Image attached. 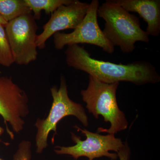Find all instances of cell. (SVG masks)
Here are the masks:
<instances>
[{
  "instance_id": "obj_1",
  "label": "cell",
  "mask_w": 160,
  "mask_h": 160,
  "mask_svg": "<svg viewBox=\"0 0 160 160\" xmlns=\"http://www.w3.org/2000/svg\"><path fill=\"white\" fill-rule=\"evenodd\" d=\"M67 65L81 70L100 82L112 84L129 82L136 85L158 82L160 76L152 64L145 61L128 64H116L91 57L84 46L73 45L65 51Z\"/></svg>"
},
{
  "instance_id": "obj_2",
  "label": "cell",
  "mask_w": 160,
  "mask_h": 160,
  "mask_svg": "<svg viewBox=\"0 0 160 160\" xmlns=\"http://www.w3.org/2000/svg\"><path fill=\"white\" fill-rule=\"evenodd\" d=\"M98 16L105 21L102 31L106 39L114 47H119L123 53L134 51L137 42H149V35L141 28L139 18L125 10L116 0H107L99 6Z\"/></svg>"
},
{
  "instance_id": "obj_3",
  "label": "cell",
  "mask_w": 160,
  "mask_h": 160,
  "mask_svg": "<svg viewBox=\"0 0 160 160\" xmlns=\"http://www.w3.org/2000/svg\"><path fill=\"white\" fill-rule=\"evenodd\" d=\"M119 85V82H102L89 76L87 89L81 90L80 92L89 113L96 118L102 115L105 122L111 124L109 129L98 128L99 132L115 134L128 127L125 115L118 106L116 92Z\"/></svg>"
},
{
  "instance_id": "obj_4",
  "label": "cell",
  "mask_w": 160,
  "mask_h": 160,
  "mask_svg": "<svg viewBox=\"0 0 160 160\" xmlns=\"http://www.w3.org/2000/svg\"><path fill=\"white\" fill-rule=\"evenodd\" d=\"M50 92L53 101L49 114L46 118L37 119L34 125L37 129L35 138L36 152L39 154L42 153L48 147V136L50 132H54V136L57 134L58 124L63 118L73 116L77 118L85 127L89 125L88 118L83 106L69 98L65 77L61 76L59 88L52 86Z\"/></svg>"
},
{
  "instance_id": "obj_5",
  "label": "cell",
  "mask_w": 160,
  "mask_h": 160,
  "mask_svg": "<svg viewBox=\"0 0 160 160\" xmlns=\"http://www.w3.org/2000/svg\"><path fill=\"white\" fill-rule=\"evenodd\" d=\"M73 127L84 134L86 139L82 141L80 137L71 132V138L75 145L68 147L56 146L54 152L56 154L68 155L76 160L82 157L88 158L89 160L102 157L111 160L117 159V153L124 146L121 139L116 138L114 134L102 135L82 129L77 126Z\"/></svg>"
},
{
  "instance_id": "obj_6",
  "label": "cell",
  "mask_w": 160,
  "mask_h": 160,
  "mask_svg": "<svg viewBox=\"0 0 160 160\" xmlns=\"http://www.w3.org/2000/svg\"><path fill=\"white\" fill-rule=\"evenodd\" d=\"M29 112V99L26 92L14 83L11 77L0 76V115L4 119L6 131L12 139H14V135L8 124L12 131L19 133L24 129V118ZM4 131L0 126V142Z\"/></svg>"
},
{
  "instance_id": "obj_7",
  "label": "cell",
  "mask_w": 160,
  "mask_h": 160,
  "mask_svg": "<svg viewBox=\"0 0 160 160\" xmlns=\"http://www.w3.org/2000/svg\"><path fill=\"white\" fill-rule=\"evenodd\" d=\"M99 6V1L92 0L82 22L72 32L55 33L53 35L55 48L61 50L66 46L87 44L98 46L109 54L113 53L115 47L106 39L98 23Z\"/></svg>"
},
{
  "instance_id": "obj_8",
  "label": "cell",
  "mask_w": 160,
  "mask_h": 160,
  "mask_svg": "<svg viewBox=\"0 0 160 160\" xmlns=\"http://www.w3.org/2000/svg\"><path fill=\"white\" fill-rule=\"evenodd\" d=\"M5 29L14 63L26 66L37 59L38 27L33 15L17 18L8 22Z\"/></svg>"
},
{
  "instance_id": "obj_9",
  "label": "cell",
  "mask_w": 160,
  "mask_h": 160,
  "mask_svg": "<svg viewBox=\"0 0 160 160\" xmlns=\"http://www.w3.org/2000/svg\"><path fill=\"white\" fill-rule=\"evenodd\" d=\"M89 3L73 0L68 5H62L52 13L51 18L43 26L42 33L37 37L38 48L43 49L49 38L56 32L76 28L86 16Z\"/></svg>"
},
{
  "instance_id": "obj_10",
  "label": "cell",
  "mask_w": 160,
  "mask_h": 160,
  "mask_svg": "<svg viewBox=\"0 0 160 160\" xmlns=\"http://www.w3.org/2000/svg\"><path fill=\"white\" fill-rule=\"evenodd\" d=\"M129 12L139 15L147 23L146 31L149 36L158 37L160 34V0H116Z\"/></svg>"
},
{
  "instance_id": "obj_11",
  "label": "cell",
  "mask_w": 160,
  "mask_h": 160,
  "mask_svg": "<svg viewBox=\"0 0 160 160\" xmlns=\"http://www.w3.org/2000/svg\"><path fill=\"white\" fill-rule=\"evenodd\" d=\"M32 12L24 0H0V15L7 22Z\"/></svg>"
},
{
  "instance_id": "obj_12",
  "label": "cell",
  "mask_w": 160,
  "mask_h": 160,
  "mask_svg": "<svg viewBox=\"0 0 160 160\" xmlns=\"http://www.w3.org/2000/svg\"><path fill=\"white\" fill-rule=\"evenodd\" d=\"M27 6L33 12L35 19L39 20L41 12L44 10L46 14L52 13L62 5H68L73 0H24Z\"/></svg>"
},
{
  "instance_id": "obj_13",
  "label": "cell",
  "mask_w": 160,
  "mask_h": 160,
  "mask_svg": "<svg viewBox=\"0 0 160 160\" xmlns=\"http://www.w3.org/2000/svg\"><path fill=\"white\" fill-rule=\"evenodd\" d=\"M14 63L5 26L0 24V65L9 67Z\"/></svg>"
},
{
  "instance_id": "obj_14",
  "label": "cell",
  "mask_w": 160,
  "mask_h": 160,
  "mask_svg": "<svg viewBox=\"0 0 160 160\" xmlns=\"http://www.w3.org/2000/svg\"><path fill=\"white\" fill-rule=\"evenodd\" d=\"M31 143L30 141L23 140L19 143L16 152L12 160H30L31 158Z\"/></svg>"
},
{
  "instance_id": "obj_15",
  "label": "cell",
  "mask_w": 160,
  "mask_h": 160,
  "mask_svg": "<svg viewBox=\"0 0 160 160\" xmlns=\"http://www.w3.org/2000/svg\"><path fill=\"white\" fill-rule=\"evenodd\" d=\"M117 153L120 160H129L130 157V148L126 142L124 143V147Z\"/></svg>"
},
{
  "instance_id": "obj_16",
  "label": "cell",
  "mask_w": 160,
  "mask_h": 160,
  "mask_svg": "<svg viewBox=\"0 0 160 160\" xmlns=\"http://www.w3.org/2000/svg\"><path fill=\"white\" fill-rule=\"evenodd\" d=\"M7 22L4 19V18L1 15H0V24L1 25H2L3 26H6V25H7Z\"/></svg>"
},
{
  "instance_id": "obj_17",
  "label": "cell",
  "mask_w": 160,
  "mask_h": 160,
  "mask_svg": "<svg viewBox=\"0 0 160 160\" xmlns=\"http://www.w3.org/2000/svg\"><path fill=\"white\" fill-rule=\"evenodd\" d=\"M0 160H5L3 159L2 158H0Z\"/></svg>"
},
{
  "instance_id": "obj_18",
  "label": "cell",
  "mask_w": 160,
  "mask_h": 160,
  "mask_svg": "<svg viewBox=\"0 0 160 160\" xmlns=\"http://www.w3.org/2000/svg\"></svg>"
}]
</instances>
